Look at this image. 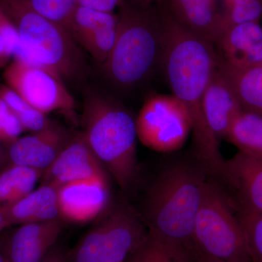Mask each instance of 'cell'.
Here are the masks:
<instances>
[{
	"label": "cell",
	"instance_id": "obj_3",
	"mask_svg": "<svg viewBox=\"0 0 262 262\" xmlns=\"http://www.w3.org/2000/svg\"><path fill=\"white\" fill-rule=\"evenodd\" d=\"M117 10L116 40L100 70L103 78L115 89L129 91L160 70L163 29L156 6L142 9L123 0Z\"/></svg>",
	"mask_w": 262,
	"mask_h": 262
},
{
	"label": "cell",
	"instance_id": "obj_2",
	"mask_svg": "<svg viewBox=\"0 0 262 262\" xmlns=\"http://www.w3.org/2000/svg\"><path fill=\"white\" fill-rule=\"evenodd\" d=\"M209 177L194 155L167 164L146 191L142 213L148 242L176 260L193 253L192 235Z\"/></svg>",
	"mask_w": 262,
	"mask_h": 262
},
{
	"label": "cell",
	"instance_id": "obj_4",
	"mask_svg": "<svg viewBox=\"0 0 262 262\" xmlns=\"http://www.w3.org/2000/svg\"><path fill=\"white\" fill-rule=\"evenodd\" d=\"M82 134L120 189L128 191L139 177L136 119L107 95L89 89L84 94Z\"/></svg>",
	"mask_w": 262,
	"mask_h": 262
},
{
	"label": "cell",
	"instance_id": "obj_15",
	"mask_svg": "<svg viewBox=\"0 0 262 262\" xmlns=\"http://www.w3.org/2000/svg\"><path fill=\"white\" fill-rule=\"evenodd\" d=\"M72 135L52 122L42 130L20 136L6 148L8 163L46 171L68 144Z\"/></svg>",
	"mask_w": 262,
	"mask_h": 262
},
{
	"label": "cell",
	"instance_id": "obj_11",
	"mask_svg": "<svg viewBox=\"0 0 262 262\" xmlns=\"http://www.w3.org/2000/svg\"><path fill=\"white\" fill-rule=\"evenodd\" d=\"M60 218L85 224L96 220L111 205L108 177H92L68 183L58 189Z\"/></svg>",
	"mask_w": 262,
	"mask_h": 262
},
{
	"label": "cell",
	"instance_id": "obj_35",
	"mask_svg": "<svg viewBox=\"0 0 262 262\" xmlns=\"http://www.w3.org/2000/svg\"><path fill=\"white\" fill-rule=\"evenodd\" d=\"M179 262H203L200 260L199 258L195 257L194 256H190V257H187L184 258V259L180 260Z\"/></svg>",
	"mask_w": 262,
	"mask_h": 262
},
{
	"label": "cell",
	"instance_id": "obj_8",
	"mask_svg": "<svg viewBox=\"0 0 262 262\" xmlns=\"http://www.w3.org/2000/svg\"><path fill=\"white\" fill-rule=\"evenodd\" d=\"M136 125L141 144L163 153L180 149L192 130L187 108L173 95L148 96L136 118Z\"/></svg>",
	"mask_w": 262,
	"mask_h": 262
},
{
	"label": "cell",
	"instance_id": "obj_19",
	"mask_svg": "<svg viewBox=\"0 0 262 262\" xmlns=\"http://www.w3.org/2000/svg\"><path fill=\"white\" fill-rule=\"evenodd\" d=\"M0 208L9 227L61 220L58 189L51 184H41L20 201Z\"/></svg>",
	"mask_w": 262,
	"mask_h": 262
},
{
	"label": "cell",
	"instance_id": "obj_7",
	"mask_svg": "<svg viewBox=\"0 0 262 262\" xmlns=\"http://www.w3.org/2000/svg\"><path fill=\"white\" fill-rule=\"evenodd\" d=\"M72 249L71 262H128L147 242L140 215L124 203L112 204Z\"/></svg>",
	"mask_w": 262,
	"mask_h": 262
},
{
	"label": "cell",
	"instance_id": "obj_18",
	"mask_svg": "<svg viewBox=\"0 0 262 262\" xmlns=\"http://www.w3.org/2000/svg\"><path fill=\"white\" fill-rule=\"evenodd\" d=\"M165 3L181 26L215 46L223 32L218 0H165Z\"/></svg>",
	"mask_w": 262,
	"mask_h": 262
},
{
	"label": "cell",
	"instance_id": "obj_24",
	"mask_svg": "<svg viewBox=\"0 0 262 262\" xmlns=\"http://www.w3.org/2000/svg\"><path fill=\"white\" fill-rule=\"evenodd\" d=\"M21 48L16 29L0 8V68L6 67L10 60L16 58Z\"/></svg>",
	"mask_w": 262,
	"mask_h": 262
},
{
	"label": "cell",
	"instance_id": "obj_9",
	"mask_svg": "<svg viewBox=\"0 0 262 262\" xmlns=\"http://www.w3.org/2000/svg\"><path fill=\"white\" fill-rule=\"evenodd\" d=\"M5 83L41 113L71 115L75 101L56 74L43 67L12 60L5 67Z\"/></svg>",
	"mask_w": 262,
	"mask_h": 262
},
{
	"label": "cell",
	"instance_id": "obj_23",
	"mask_svg": "<svg viewBox=\"0 0 262 262\" xmlns=\"http://www.w3.org/2000/svg\"><path fill=\"white\" fill-rule=\"evenodd\" d=\"M0 98L14 112L25 130L37 132L52 123L46 114L34 108L7 84H0Z\"/></svg>",
	"mask_w": 262,
	"mask_h": 262
},
{
	"label": "cell",
	"instance_id": "obj_22",
	"mask_svg": "<svg viewBox=\"0 0 262 262\" xmlns=\"http://www.w3.org/2000/svg\"><path fill=\"white\" fill-rule=\"evenodd\" d=\"M225 139L241 152L262 158V116L244 110L241 112Z\"/></svg>",
	"mask_w": 262,
	"mask_h": 262
},
{
	"label": "cell",
	"instance_id": "obj_17",
	"mask_svg": "<svg viewBox=\"0 0 262 262\" xmlns=\"http://www.w3.org/2000/svg\"><path fill=\"white\" fill-rule=\"evenodd\" d=\"M203 108L207 124L219 141L225 139L232 122L244 111L232 84L218 63L207 86Z\"/></svg>",
	"mask_w": 262,
	"mask_h": 262
},
{
	"label": "cell",
	"instance_id": "obj_27",
	"mask_svg": "<svg viewBox=\"0 0 262 262\" xmlns=\"http://www.w3.org/2000/svg\"><path fill=\"white\" fill-rule=\"evenodd\" d=\"M239 217L244 227L251 262H262V215Z\"/></svg>",
	"mask_w": 262,
	"mask_h": 262
},
{
	"label": "cell",
	"instance_id": "obj_21",
	"mask_svg": "<svg viewBox=\"0 0 262 262\" xmlns=\"http://www.w3.org/2000/svg\"><path fill=\"white\" fill-rule=\"evenodd\" d=\"M44 171L7 163L0 169V207L16 203L34 190Z\"/></svg>",
	"mask_w": 262,
	"mask_h": 262
},
{
	"label": "cell",
	"instance_id": "obj_28",
	"mask_svg": "<svg viewBox=\"0 0 262 262\" xmlns=\"http://www.w3.org/2000/svg\"><path fill=\"white\" fill-rule=\"evenodd\" d=\"M129 262H178L168 253L146 242L135 256Z\"/></svg>",
	"mask_w": 262,
	"mask_h": 262
},
{
	"label": "cell",
	"instance_id": "obj_1",
	"mask_svg": "<svg viewBox=\"0 0 262 262\" xmlns=\"http://www.w3.org/2000/svg\"><path fill=\"white\" fill-rule=\"evenodd\" d=\"M164 39L160 70L172 95L187 108L192 124L193 155L208 175L218 178L225 160L219 141L212 134L203 113L205 92L218 63L214 45L182 26L173 18L165 2L156 6Z\"/></svg>",
	"mask_w": 262,
	"mask_h": 262
},
{
	"label": "cell",
	"instance_id": "obj_25",
	"mask_svg": "<svg viewBox=\"0 0 262 262\" xmlns=\"http://www.w3.org/2000/svg\"><path fill=\"white\" fill-rule=\"evenodd\" d=\"M33 8L39 14L63 26L67 29L77 0H28Z\"/></svg>",
	"mask_w": 262,
	"mask_h": 262
},
{
	"label": "cell",
	"instance_id": "obj_26",
	"mask_svg": "<svg viewBox=\"0 0 262 262\" xmlns=\"http://www.w3.org/2000/svg\"><path fill=\"white\" fill-rule=\"evenodd\" d=\"M25 129L17 115L0 98V142L5 146L19 139Z\"/></svg>",
	"mask_w": 262,
	"mask_h": 262
},
{
	"label": "cell",
	"instance_id": "obj_30",
	"mask_svg": "<svg viewBox=\"0 0 262 262\" xmlns=\"http://www.w3.org/2000/svg\"><path fill=\"white\" fill-rule=\"evenodd\" d=\"M222 3V13L238 8L262 10V0H223Z\"/></svg>",
	"mask_w": 262,
	"mask_h": 262
},
{
	"label": "cell",
	"instance_id": "obj_5",
	"mask_svg": "<svg viewBox=\"0 0 262 262\" xmlns=\"http://www.w3.org/2000/svg\"><path fill=\"white\" fill-rule=\"evenodd\" d=\"M0 8L21 40V51L13 60L43 67L63 80L86 75L87 63L68 29L39 14L28 0H0Z\"/></svg>",
	"mask_w": 262,
	"mask_h": 262
},
{
	"label": "cell",
	"instance_id": "obj_20",
	"mask_svg": "<svg viewBox=\"0 0 262 262\" xmlns=\"http://www.w3.org/2000/svg\"><path fill=\"white\" fill-rule=\"evenodd\" d=\"M218 64L232 84L243 110L262 116V66L237 70L224 63L220 56Z\"/></svg>",
	"mask_w": 262,
	"mask_h": 262
},
{
	"label": "cell",
	"instance_id": "obj_34",
	"mask_svg": "<svg viewBox=\"0 0 262 262\" xmlns=\"http://www.w3.org/2000/svg\"><path fill=\"white\" fill-rule=\"evenodd\" d=\"M7 227H9V225H8V222H7L4 212H3V209L0 208V232H1L3 229L7 228Z\"/></svg>",
	"mask_w": 262,
	"mask_h": 262
},
{
	"label": "cell",
	"instance_id": "obj_12",
	"mask_svg": "<svg viewBox=\"0 0 262 262\" xmlns=\"http://www.w3.org/2000/svg\"><path fill=\"white\" fill-rule=\"evenodd\" d=\"M118 19L115 13H103L77 6L67 29L79 46L101 65L116 40Z\"/></svg>",
	"mask_w": 262,
	"mask_h": 262
},
{
	"label": "cell",
	"instance_id": "obj_13",
	"mask_svg": "<svg viewBox=\"0 0 262 262\" xmlns=\"http://www.w3.org/2000/svg\"><path fill=\"white\" fill-rule=\"evenodd\" d=\"M61 220L19 225L0 239L4 262H40L61 232Z\"/></svg>",
	"mask_w": 262,
	"mask_h": 262
},
{
	"label": "cell",
	"instance_id": "obj_31",
	"mask_svg": "<svg viewBox=\"0 0 262 262\" xmlns=\"http://www.w3.org/2000/svg\"><path fill=\"white\" fill-rule=\"evenodd\" d=\"M40 262H71L67 252L57 246H53L44 258Z\"/></svg>",
	"mask_w": 262,
	"mask_h": 262
},
{
	"label": "cell",
	"instance_id": "obj_14",
	"mask_svg": "<svg viewBox=\"0 0 262 262\" xmlns=\"http://www.w3.org/2000/svg\"><path fill=\"white\" fill-rule=\"evenodd\" d=\"M92 177H108V172L81 132L72 136L55 161L44 172L42 184H51L59 189L68 183Z\"/></svg>",
	"mask_w": 262,
	"mask_h": 262
},
{
	"label": "cell",
	"instance_id": "obj_32",
	"mask_svg": "<svg viewBox=\"0 0 262 262\" xmlns=\"http://www.w3.org/2000/svg\"><path fill=\"white\" fill-rule=\"evenodd\" d=\"M165 0H130V3L142 9H149L163 3Z\"/></svg>",
	"mask_w": 262,
	"mask_h": 262
},
{
	"label": "cell",
	"instance_id": "obj_10",
	"mask_svg": "<svg viewBox=\"0 0 262 262\" xmlns=\"http://www.w3.org/2000/svg\"><path fill=\"white\" fill-rule=\"evenodd\" d=\"M215 181L239 216L262 215V158L238 151Z\"/></svg>",
	"mask_w": 262,
	"mask_h": 262
},
{
	"label": "cell",
	"instance_id": "obj_6",
	"mask_svg": "<svg viewBox=\"0 0 262 262\" xmlns=\"http://www.w3.org/2000/svg\"><path fill=\"white\" fill-rule=\"evenodd\" d=\"M192 244L193 255L203 262H251L242 222L211 177L203 187Z\"/></svg>",
	"mask_w": 262,
	"mask_h": 262
},
{
	"label": "cell",
	"instance_id": "obj_33",
	"mask_svg": "<svg viewBox=\"0 0 262 262\" xmlns=\"http://www.w3.org/2000/svg\"><path fill=\"white\" fill-rule=\"evenodd\" d=\"M8 163L7 159L6 148L0 142V169Z\"/></svg>",
	"mask_w": 262,
	"mask_h": 262
},
{
	"label": "cell",
	"instance_id": "obj_16",
	"mask_svg": "<svg viewBox=\"0 0 262 262\" xmlns=\"http://www.w3.org/2000/svg\"><path fill=\"white\" fill-rule=\"evenodd\" d=\"M215 47L222 61L232 68L247 70L261 67V21L231 26L222 33Z\"/></svg>",
	"mask_w": 262,
	"mask_h": 262
},
{
	"label": "cell",
	"instance_id": "obj_29",
	"mask_svg": "<svg viewBox=\"0 0 262 262\" xmlns=\"http://www.w3.org/2000/svg\"><path fill=\"white\" fill-rule=\"evenodd\" d=\"M122 1L123 0H77V6L103 13H114Z\"/></svg>",
	"mask_w": 262,
	"mask_h": 262
}]
</instances>
